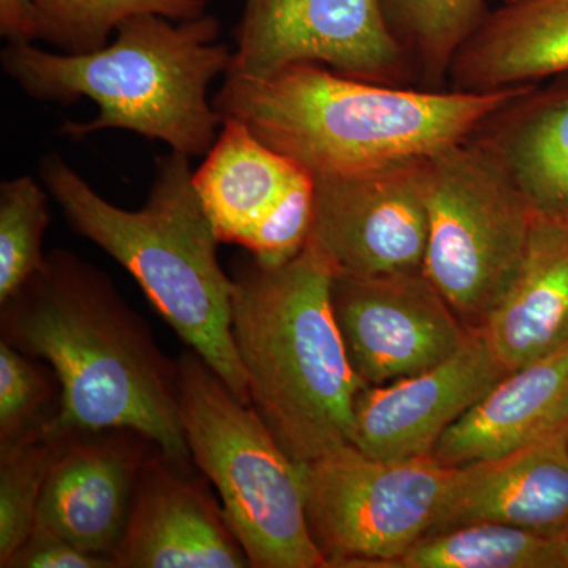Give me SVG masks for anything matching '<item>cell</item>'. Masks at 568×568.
Here are the masks:
<instances>
[{"instance_id": "cell-26", "label": "cell", "mask_w": 568, "mask_h": 568, "mask_svg": "<svg viewBox=\"0 0 568 568\" xmlns=\"http://www.w3.org/2000/svg\"><path fill=\"white\" fill-rule=\"evenodd\" d=\"M59 403L61 386L51 366L0 339V446L44 429Z\"/></svg>"}, {"instance_id": "cell-22", "label": "cell", "mask_w": 568, "mask_h": 568, "mask_svg": "<svg viewBox=\"0 0 568 568\" xmlns=\"http://www.w3.org/2000/svg\"><path fill=\"white\" fill-rule=\"evenodd\" d=\"M207 0H36L32 40H43L67 54L106 47L130 18L160 14L173 21L207 13Z\"/></svg>"}, {"instance_id": "cell-29", "label": "cell", "mask_w": 568, "mask_h": 568, "mask_svg": "<svg viewBox=\"0 0 568 568\" xmlns=\"http://www.w3.org/2000/svg\"><path fill=\"white\" fill-rule=\"evenodd\" d=\"M560 568H568V530L558 537Z\"/></svg>"}, {"instance_id": "cell-28", "label": "cell", "mask_w": 568, "mask_h": 568, "mask_svg": "<svg viewBox=\"0 0 568 568\" xmlns=\"http://www.w3.org/2000/svg\"><path fill=\"white\" fill-rule=\"evenodd\" d=\"M36 0H0V33L9 41H33Z\"/></svg>"}, {"instance_id": "cell-12", "label": "cell", "mask_w": 568, "mask_h": 568, "mask_svg": "<svg viewBox=\"0 0 568 568\" xmlns=\"http://www.w3.org/2000/svg\"><path fill=\"white\" fill-rule=\"evenodd\" d=\"M481 328L446 362L355 398L351 446L377 459L433 457L444 433L507 375Z\"/></svg>"}, {"instance_id": "cell-6", "label": "cell", "mask_w": 568, "mask_h": 568, "mask_svg": "<svg viewBox=\"0 0 568 568\" xmlns=\"http://www.w3.org/2000/svg\"><path fill=\"white\" fill-rule=\"evenodd\" d=\"M179 407L190 455L222 497L224 517L254 568H327L308 528L304 470L263 418L186 349Z\"/></svg>"}, {"instance_id": "cell-17", "label": "cell", "mask_w": 568, "mask_h": 568, "mask_svg": "<svg viewBox=\"0 0 568 568\" xmlns=\"http://www.w3.org/2000/svg\"><path fill=\"white\" fill-rule=\"evenodd\" d=\"M568 426V343L507 373L444 433L433 458L458 467L504 457Z\"/></svg>"}, {"instance_id": "cell-1", "label": "cell", "mask_w": 568, "mask_h": 568, "mask_svg": "<svg viewBox=\"0 0 568 568\" xmlns=\"http://www.w3.org/2000/svg\"><path fill=\"white\" fill-rule=\"evenodd\" d=\"M0 306L3 342L47 362L58 376L61 403L48 432L132 429L178 465H190L178 361L160 351L110 276L74 253L52 250Z\"/></svg>"}, {"instance_id": "cell-15", "label": "cell", "mask_w": 568, "mask_h": 568, "mask_svg": "<svg viewBox=\"0 0 568 568\" xmlns=\"http://www.w3.org/2000/svg\"><path fill=\"white\" fill-rule=\"evenodd\" d=\"M481 521L548 537L567 532L568 426L504 457L458 466L428 536Z\"/></svg>"}, {"instance_id": "cell-21", "label": "cell", "mask_w": 568, "mask_h": 568, "mask_svg": "<svg viewBox=\"0 0 568 568\" xmlns=\"http://www.w3.org/2000/svg\"><path fill=\"white\" fill-rule=\"evenodd\" d=\"M394 568H560L558 537L469 523L418 540Z\"/></svg>"}, {"instance_id": "cell-13", "label": "cell", "mask_w": 568, "mask_h": 568, "mask_svg": "<svg viewBox=\"0 0 568 568\" xmlns=\"http://www.w3.org/2000/svg\"><path fill=\"white\" fill-rule=\"evenodd\" d=\"M155 448L132 429L67 435L44 481L33 528L115 560L129 528L141 467Z\"/></svg>"}, {"instance_id": "cell-9", "label": "cell", "mask_w": 568, "mask_h": 568, "mask_svg": "<svg viewBox=\"0 0 568 568\" xmlns=\"http://www.w3.org/2000/svg\"><path fill=\"white\" fill-rule=\"evenodd\" d=\"M295 63L383 84L398 77L403 48L386 0H244L226 74L264 78Z\"/></svg>"}, {"instance_id": "cell-3", "label": "cell", "mask_w": 568, "mask_h": 568, "mask_svg": "<svg viewBox=\"0 0 568 568\" xmlns=\"http://www.w3.org/2000/svg\"><path fill=\"white\" fill-rule=\"evenodd\" d=\"M219 36L213 14L186 21L140 14L123 21L97 51L58 54L22 40L9 41L0 59L32 99L70 106L84 97L99 106L95 119L65 122L59 133L82 140L125 130L192 159L211 151L223 125L209 102V85L226 74L233 52Z\"/></svg>"}, {"instance_id": "cell-5", "label": "cell", "mask_w": 568, "mask_h": 568, "mask_svg": "<svg viewBox=\"0 0 568 568\" xmlns=\"http://www.w3.org/2000/svg\"><path fill=\"white\" fill-rule=\"evenodd\" d=\"M39 173L74 233L118 261L186 346L252 405L233 338L234 282L219 263L222 242L194 189L189 156H156L151 192L133 212L103 200L59 153L43 155Z\"/></svg>"}, {"instance_id": "cell-30", "label": "cell", "mask_w": 568, "mask_h": 568, "mask_svg": "<svg viewBox=\"0 0 568 568\" xmlns=\"http://www.w3.org/2000/svg\"><path fill=\"white\" fill-rule=\"evenodd\" d=\"M503 2H511V0H503Z\"/></svg>"}, {"instance_id": "cell-11", "label": "cell", "mask_w": 568, "mask_h": 568, "mask_svg": "<svg viewBox=\"0 0 568 568\" xmlns=\"http://www.w3.org/2000/svg\"><path fill=\"white\" fill-rule=\"evenodd\" d=\"M425 159L315 179L313 242L339 274L424 271L428 245Z\"/></svg>"}, {"instance_id": "cell-19", "label": "cell", "mask_w": 568, "mask_h": 568, "mask_svg": "<svg viewBox=\"0 0 568 568\" xmlns=\"http://www.w3.org/2000/svg\"><path fill=\"white\" fill-rule=\"evenodd\" d=\"M454 91L488 92L568 73V0H511L487 14L450 67Z\"/></svg>"}, {"instance_id": "cell-23", "label": "cell", "mask_w": 568, "mask_h": 568, "mask_svg": "<svg viewBox=\"0 0 568 568\" xmlns=\"http://www.w3.org/2000/svg\"><path fill=\"white\" fill-rule=\"evenodd\" d=\"M65 436L44 429L0 446V567L31 536L41 493Z\"/></svg>"}, {"instance_id": "cell-10", "label": "cell", "mask_w": 568, "mask_h": 568, "mask_svg": "<svg viewBox=\"0 0 568 568\" xmlns=\"http://www.w3.org/2000/svg\"><path fill=\"white\" fill-rule=\"evenodd\" d=\"M332 310L347 358L366 386H386L435 368L474 331L424 271L373 276L336 272Z\"/></svg>"}, {"instance_id": "cell-18", "label": "cell", "mask_w": 568, "mask_h": 568, "mask_svg": "<svg viewBox=\"0 0 568 568\" xmlns=\"http://www.w3.org/2000/svg\"><path fill=\"white\" fill-rule=\"evenodd\" d=\"M508 373L568 343V220L534 216L514 283L481 325Z\"/></svg>"}, {"instance_id": "cell-4", "label": "cell", "mask_w": 568, "mask_h": 568, "mask_svg": "<svg viewBox=\"0 0 568 568\" xmlns=\"http://www.w3.org/2000/svg\"><path fill=\"white\" fill-rule=\"evenodd\" d=\"M334 264L312 241L282 265L253 256L233 267L231 323L252 406L294 462L349 446L366 387L332 310Z\"/></svg>"}, {"instance_id": "cell-25", "label": "cell", "mask_w": 568, "mask_h": 568, "mask_svg": "<svg viewBox=\"0 0 568 568\" xmlns=\"http://www.w3.org/2000/svg\"><path fill=\"white\" fill-rule=\"evenodd\" d=\"M485 0H386L387 17L399 24L437 77L484 21Z\"/></svg>"}, {"instance_id": "cell-27", "label": "cell", "mask_w": 568, "mask_h": 568, "mask_svg": "<svg viewBox=\"0 0 568 568\" xmlns=\"http://www.w3.org/2000/svg\"><path fill=\"white\" fill-rule=\"evenodd\" d=\"M6 568H118L114 559L91 555L50 530L33 528Z\"/></svg>"}, {"instance_id": "cell-20", "label": "cell", "mask_w": 568, "mask_h": 568, "mask_svg": "<svg viewBox=\"0 0 568 568\" xmlns=\"http://www.w3.org/2000/svg\"><path fill=\"white\" fill-rule=\"evenodd\" d=\"M473 138L536 215L568 220V84L547 91L534 85Z\"/></svg>"}, {"instance_id": "cell-14", "label": "cell", "mask_w": 568, "mask_h": 568, "mask_svg": "<svg viewBox=\"0 0 568 568\" xmlns=\"http://www.w3.org/2000/svg\"><path fill=\"white\" fill-rule=\"evenodd\" d=\"M155 448L141 467L118 568H245L248 556L211 493Z\"/></svg>"}, {"instance_id": "cell-2", "label": "cell", "mask_w": 568, "mask_h": 568, "mask_svg": "<svg viewBox=\"0 0 568 568\" xmlns=\"http://www.w3.org/2000/svg\"><path fill=\"white\" fill-rule=\"evenodd\" d=\"M536 84L488 92H428L295 63L264 78L224 74L212 103L313 179L425 159L466 141Z\"/></svg>"}, {"instance_id": "cell-7", "label": "cell", "mask_w": 568, "mask_h": 568, "mask_svg": "<svg viewBox=\"0 0 568 568\" xmlns=\"http://www.w3.org/2000/svg\"><path fill=\"white\" fill-rule=\"evenodd\" d=\"M424 274L469 328L514 283L536 213L473 136L425 160Z\"/></svg>"}, {"instance_id": "cell-24", "label": "cell", "mask_w": 568, "mask_h": 568, "mask_svg": "<svg viewBox=\"0 0 568 568\" xmlns=\"http://www.w3.org/2000/svg\"><path fill=\"white\" fill-rule=\"evenodd\" d=\"M47 189L29 175L0 185V304L47 263L43 237L50 224Z\"/></svg>"}, {"instance_id": "cell-8", "label": "cell", "mask_w": 568, "mask_h": 568, "mask_svg": "<svg viewBox=\"0 0 568 568\" xmlns=\"http://www.w3.org/2000/svg\"><path fill=\"white\" fill-rule=\"evenodd\" d=\"M310 532L328 567L394 568L432 532L457 467L345 446L302 465Z\"/></svg>"}, {"instance_id": "cell-16", "label": "cell", "mask_w": 568, "mask_h": 568, "mask_svg": "<svg viewBox=\"0 0 568 568\" xmlns=\"http://www.w3.org/2000/svg\"><path fill=\"white\" fill-rule=\"evenodd\" d=\"M193 183L220 242L245 250L295 197L315 189L308 171L237 119H223Z\"/></svg>"}]
</instances>
